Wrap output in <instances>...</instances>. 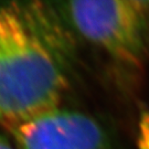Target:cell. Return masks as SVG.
Masks as SVG:
<instances>
[{"mask_svg": "<svg viewBox=\"0 0 149 149\" xmlns=\"http://www.w3.org/2000/svg\"><path fill=\"white\" fill-rule=\"evenodd\" d=\"M138 149H149V112L140 115L138 123Z\"/></svg>", "mask_w": 149, "mask_h": 149, "instance_id": "277c9868", "label": "cell"}, {"mask_svg": "<svg viewBox=\"0 0 149 149\" xmlns=\"http://www.w3.org/2000/svg\"><path fill=\"white\" fill-rule=\"evenodd\" d=\"M0 149H16V147L11 145L10 141H8L6 138L0 136Z\"/></svg>", "mask_w": 149, "mask_h": 149, "instance_id": "8992f818", "label": "cell"}, {"mask_svg": "<svg viewBox=\"0 0 149 149\" xmlns=\"http://www.w3.org/2000/svg\"><path fill=\"white\" fill-rule=\"evenodd\" d=\"M72 59V39L44 0L1 2L0 124L58 108Z\"/></svg>", "mask_w": 149, "mask_h": 149, "instance_id": "6da1fadb", "label": "cell"}, {"mask_svg": "<svg viewBox=\"0 0 149 149\" xmlns=\"http://www.w3.org/2000/svg\"><path fill=\"white\" fill-rule=\"evenodd\" d=\"M136 10L149 20V0H127Z\"/></svg>", "mask_w": 149, "mask_h": 149, "instance_id": "5b68a950", "label": "cell"}, {"mask_svg": "<svg viewBox=\"0 0 149 149\" xmlns=\"http://www.w3.org/2000/svg\"><path fill=\"white\" fill-rule=\"evenodd\" d=\"M75 30L117 62L143 65L149 52V21L127 0H68Z\"/></svg>", "mask_w": 149, "mask_h": 149, "instance_id": "7a4b0ae2", "label": "cell"}, {"mask_svg": "<svg viewBox=\"0 0 149 149\" xmlns=\"http://www.w3.org/2000/svg\"><path fill=\"white\" fill-rule=\"evenodd\" d=\"M7 129L16 149H109L100 123L60 107L12 124Z\"/></svg>", "mask_w": 149, "mask_h": 149, "instance_id": "3957f363", "label": "cell"}]
</instances>
